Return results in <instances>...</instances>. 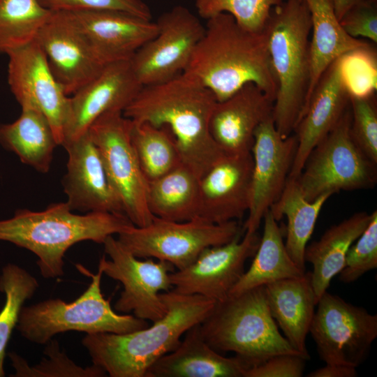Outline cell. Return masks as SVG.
Segmentation results:
<instances>
[{
  "label": "cell",
  "instance_id": "cell-1",
  "mask_svg": "<svg viewBox=\"0 0 377 377\" xmlns=\"http://www.w3.org/2000/svg\"><path fill=\"white\" fill-rule=\"evenodd\" d=\"M216 102L209 89L182 72L168 81L143 86L123 114L135 122L167 128L183 164L200 179L225 155L209 131Z\"/></svg>",
  "mask_w": 377,
  "mask_h": 377
},
{
  "label": "cell",
  "instance_id": "cell-2",
  "mask_svg": "<svg viewBox=\"0 0 377 377\" xmlns=\"http://www.w3.org/2000/svg\"><path fill=\"white\" fill-rule=\"evenodd\" d=\"M184 72L209 89L218 102L248 83L258 86L274 101L276 96L265 31L246 30L227 13L207 20L205 33Z\"/></svg>",
  "mask_w": 377,
  "mask_h": 377
},
{
  "label": "cell",
  "instance_id": "cell-3",
  "mask_svg": "<svg viewBox=\"0 0 377 377\" xmlns=\"http://www.w3.org/2000/svg\"><path fill=\"white\" fill-rule=\"evenodd\" d=\"M167 311L145 328L125 334H87L82 339L92 363L110 377H145L149 368L174 350L182 336L200 323L215 301L198 295L170 290L160 293Z\"/></svg>",
  "mask_w": 377,
  "mask_h": 377
},
{
  "label": "cell",
  "instance_id": "cell-4",
  "mask_svg": "<svg viewBox=\"0 0 377 377\" xmlns=\"http://www.w3.org/2000/svg\"><path fill=\"white\" fill-rule=\"evenodd\" d=\"M133 225L124 215L109 212L75 214L66 202L42 211L17 209L0 221V241L26 249L37 257L40 275L55 279L64 274V256L77 242L103 244L106 238ZM135 226V225H134Z\"/></svg>",
  "mask_w": 377,
  "mask_h": 377
},
{
  "label": "cell",
  "instance_id": "cell-5",
  "mask_svg": "<svg viewBox=\"0 0 377 377\" xmlns=\"http://www.w3.org/2000/svg\"><path fill=\"white\" fill-rule=\"evenodd\" d=\"M311 21L304 0H286L274 7L265 32L273 74L277 84L272 119L286 138L304 110L310 82Z\"/></svg>",
  "mask_w": 377,
  "mask_h": 377
},
{
  "label": "cell",
  "instance_id": "cell-6",
  "mask_svg": "<svg viewBox=\"0 0 377 377\" xmlns=\"http://www.w3.org/2000/svg\"><path fill=\"white\" fill-rule=\"evenodd\" d=\"M199 328L212 348L235 353L249 368L276 355L303 357L279 332L268 308L265 286L216 302Z\"/></svg>",
  "mask_w": 377,
  "mask_h": 377
},
{
  "label": "cell",
  "instance_id": "cell-7",
  "mask_svg": "<svg viewBox=\"0 0 377 377\" xmlns=\"http://www.w3.org/2000/svg\"><path fill=\"white\" fill-rule=\"evenodd\" d=\"M91 278L88 288L75 300L67 302L52 298L24 306L16 329L30 342L45 344L57 334L68 331L87 334H125L149 326L145 320L128 313H117L101 288L103 272L92 274L77 265Z\"/></svg>",
  "mask_w": 377,
  "mask_h": 377
},
{
  "label": "cell",
  "instance_id": "cell-8",
  "mask_svg": "<svg viewBox=\"0 0 377 377\" xmlns=\"http://www.w3.org/2000/svg\"><path fill=\"white\" fill-rule=\"evenodd\" d=\"M350 107L309 153L295 179L309 201L326 193L370 188L377 182L376 164L353 141Z\"/></svg>",
  "mask_w": 377,
  "mask_h": 377
},
{
  "label": "cell",
  "instance_id": "cell-9",
  "mask_svg": "<svg viewBox=\"0 0 377 377\" xmlns=\"http://www.w3.org/2000/svg\"><path fill=\"white\" fill-rule=\"evenodd\" d=\"M242 232L237 221L214 223L196 217L179 222L154 216L146 226L127 228L117 239L135 257L166 261L179 270L204 249L226 244Z\"/></svg>",
  "mask_w": 377,
  "mask_h": 377
},
{
  "label": "cell",
  "instance_id": "cell-10",
  "mask_svg": "<svg viewBox=\"0 0 377 377\" xmlns=\"http://www.w3.org/2000/svg\"><path fill=\"white\" fill-rule=\"evenodd\" d=\"M131 125L122 112H112L97 119L88 132L100 151L125 215L135 226L144 227L154 216L147 203L148 181L131 140Z\"/></svg>",
  "mask_w": 377,
  "mask_h": 377
},
{
  "label": "cell",
  "instance_id": "cell-11",
  "mask_svg": "<svg viewBox=\"0 0 377 377\" xmlns=\"http://www.w3.org/2000/svg\"><path fill=\"white\" fill-rule=\"evenodd\" d=\"M309 328L320 358L326 364L357 368L377 337V315L325 292Z\"/></svg>",
  "mask_w": 377,
  "mask_h": 377
},
{
  "label": "cell",
  "instance_id": "cell-12",
  "mask_svg": "<svg viewBox=\"0 0 377 377\" xmlns=\"http://www.w3.org/2000/svg\"><path fill=\"white\" fill-rule=\"evenodd\" d=\"M103 244L110 260L102 256L98 269L119 281L124 288L114 304L115 311L132 312L135 317L152 323L163 318L167 308L159 292L172 288L170 273L175 267L163 260H139L113 235L108 237Z\"/></svg>",
  "mask_w": 377,
  "mask_h": 377
},
{
  "label": "cell",
  "instance_id": "cell-13",
  "mask_svg": "<svg viewBox=\"0 0 377 377\" xmlns=\"http://www.w3.org/2000/svg\"><path fill=\"white\" fill-rule=\"evenodd\" d=\"M158 33L130 59L142 86L168 81L184 71L205 27L183 6L163 13L156 22Z\"/></svg>",
  "mask_w": 377,
  "mask_h": 377
},
{
  "label": "cell",
  "instance_id": "cell-14",
  "mask_svg": "<svg viewBox=\"0 0 377 377\" xmlns=\"http://www.w3.org/2000/svg\"><path fill=\"white\" fill-rule=\"evenodd\" d=\"M8 83L20 105H32L50 121L61 145L70 112L68 96L54 75L46 57L36 40L7 54Z\"/></svg>",
  "mask_w": 377,
  "mask_h": 377
},
{
  "label": "cell",
  "instance_id": "cell-15",
  "mask_svg": "<svg viewBox=\"0 0 377 377\" xmlns=\"http://www.w3.org/2000/svg\"><path fill=\"white\" fill-rule=\"evenodd\" d=\"M297 149L294 134L283 138L272 116L256 128L251 150L253 158L251 200L244 232H257L267 211L281 195L293 163Z\"/></svg>",
  "mask_w": 377,
  "mask_h": 377
},
{
  "label": "cell",
  "instance_id": "cell-16",
  "mask_svg": "<svg viewBox=\"0 0 377 377\" xmlns=\"http://www.w3.org/2000/svg\"><path fill=\"white\" fill-rule=\"evenodd\" d=\"M239 234L230 242L204 249L191 265L170 273L171 290L198 295L215 302L226 299L244 273L247 259L254 256L257 232Z\"/></svg>",
  "mask_w": 377,
  "mask_h": 377
},
{
  "label": "cell",
  "instance_id": "cell-17",
  "mask_svg": "<svg viewBox=\"0 0 377 377\" xmlns=\"http://www.w3.org/2000/svg\"><path fill=\"white\" fill-rule=\"evenodd\" d=\"M36 40L68 96L91 81L107 65L66 12H53Z\"/></svg>",
  "mask_w": 377,
  "mask_h": 377
},
{
  "label": "cell",
  "instance_id": "cell-18",
  "mask_svg": "<svg viewBox=\"0 0 377 377\" xmlns=\"http://www.w3.org/2000/svg\"><path fill=\"white\" fill-rule=\"evenodd\" d=\"M142 87L130 60L107 64L95 78L70 96V112L61 146L87 133L102 115L123 112Z\"/></svg>",
  "mask_w": 377,
  "mask_h": 377
},
{
  "label": "cell",
  "instance_id": "cell-19",
  "mask_svg": "<svg viewBox=\"0 0 377 377\" xmlns=\"http://www.w3.org/2000/svg\"><path fill=\"white\" fill-rule=\"evenodd\" d=\"M63 147L67 151L68 161L62 185L70 209L84 213L109 212L126 216L100 151L89 132Z\"/></svg>",
  "mask_w": 377,
  "mask_h": 377
},
{
  "label": "cell",
  "instance_id": "cell-20",
  "mask_svg": "<svg viewBox=\"0 0 377 377\" xmlns=\"http://www.w3.org/2000/svg\"><path fill=\"white\" fill-rule=\"evenodd\" d=\"M343 57L332 63L321 75L293 131L297 149L288 178L299 176L309 153L350 106V94L343 73Z\"/></svg>",
  "mask_w": 377,
  "mask_h": 377
},
{
  "label": "cell",
  "instance_id": "cell-21",
  "mask_svg": "<svg viewBox=\"0 0 377 377\" xmlns=\"http://www.w3.org/2000/svg\"><path fill=\"white\" fill-rule=\"evenodd\" d=\"M251 152L225 154L200 179L198 217L214 223L241 219L251 200Z\"/></svg>",
  "mask_w": 377,
  "mask_h": 377
},
{
  "label": "cell",
  "instance_id": "cell-22",
  "mask_svg": "<svg viewBox=\"0 0 377 377\" xmlns=\"http://www.w3.org/2000/svg\"><path fill=\"white\" fill-rule=\"evenodd\" d=\"M105 64L129 61L158 33L156 22L126 12H66Z\"/></svg>",
  "mask_w": 377,
  "mask_h": 377
},
{
  "label": "cell",
  "instance_id": "cell-23",
  "mask_svg": "<svg viewBox=\"0 0 377 377\" xmlns=\"http://www.w3.org/2000/svg\"><path fill=\"white\" fill-rule=\"evenodd\" d=\"M274 100L248 83L227 99L216 102L209 121L212 139L225 154L251 152L258 126L272 116Z\"/></svg>",
  "mask_w": 377,
  "mask_h": 377
},
{
  "label": "cell",
  "instance_id": "cell-24",
  "mask_svg": "<svg viewBox=\"0 0 377 377\" xmlns=\"http://www.w3.org/2000/svg\"><path fill=\"white\" fill-rule=\"evenodd\" d=\"M199 324L185 332L174 350L154 363L145 377H244L249 366L237 355L226 357L212 348Z\"/></svg>",
  "mask_w": 377,
  "mask_h": 377
},
{
  "label": "cell",
  "instance_id": "cell-25",
  "mask_svg": "<svg viewBox=\"0 0 377 377\" xmlns=\"http://www.w3.org/2000/svg\"><path fill=\"white\" fill-rule=\"evenodd\" d=\"M271 316L291 346L305 360L309 359L306 338L317 304L311 272L265 286Z\"/></svg>",
  "mask_w": 377,
  "mask_h": 377
},
{
  "label": "cell",
  "instance_id": "cell-26",
  "mask_svg": "<svg viewBox=\"0 0 377 377\" xmlns=\"http://www.w3.org/2000/svg\"><path fill=\"white\" fill-rule=\"evenodd\" d=\"M371 219V214L356 212L331 226L318 240L306 246L304 260L313 267L311 279L317 303L333 277L342 270L349 248L366 229Z\"/></svg>",
  "mask_w": 377,
  "mask_h": 377
},
{
  "label": "cell",
  "instance_id": "cell-27",
  "mask_svg": "<svg viewBox=\"0 0 377 377\" xmlns=\"http://www.w3.org/2000/svg\"><path fill=\"white\" fill-rule=\"evenodd\" d=\"M304 1L310 13L312 31L310 82L306 105L321 75L332 63L355 50L370 44L346 33L336 15L333 0Z\"/></svg>",
  "mask_w": 377,
  "mask_h": 377
},
{
  "label": "cell",
  "instance_id": "cell-28",
  "mask_svg": "<svg viewBox=\"0 0 377 377\" xmlns=\"http://www.w3.org/2000/svg\"><path fill=\"white\" fill-rule=\"evenodd\" d=\"M13 122L0 124V145L20 161L41 173L49 172L58 146L52 127L45 114L32 105L21 106Z\"/></svg>",
  "mask_w": 377,
  "mask_h": 377
},
{
  "label": "cell",
  "instance_id": "cell-29",
  "mask_svg": "<svg viewBox=\"0 0 377 377\" xmlns=\"http://www.w3.org/2000/svg\"><path fill=\"white\" fill-rule=\"evenodd\" d=\"M263 220V235L252 263L229 295L239 294L275 281L297 277L305 272L297 267L288 253L281 228L269 209L266 212Z\"/></svg>",
  "mask_w": 377,
  "mask_h": 377
},
{
  "label": "cell",
  "instance_id": "cell-30",
  "mask_svg": "<svg viewBox=\"0 0 377 377\" xmlns=\"http://www.w3.org/2000/svg\"><path fill=\"white\" fill-rule=\"evenodd\" d=\"M332 195L326 193L313 201L307 200L295 179L288 178L278 200L270 207L279 221L287 219L285 246L297 267L305 272L304 252L313 232L320 210Z\"/></svg>",
  "mask_w": 377,
  "mask_h": 377
},
{
  "label": "cell",
  "instance_id": "cell-31",
  "mask_svg": "<svg viewBox=\"0 0 377 377\" xmlns=\"http://www.w3.org/2000/svg\"><path fill=\"white\" fill-rule=\"evenodd\" d=\"M147 203L151 213L162 219L180 222L198 217L199 179L182 163L148 182Z\"/></svg>",
  "mask_w": 377,
  "mask_h": 377
},
{
  "label": "cell",
  "instance_id": "cell-32",
  "mask_svg": "<svg viewBox=\"0 0 377 377\" xmlns=\"http://www.w3.org/2000/svg\"><path fill=\"white\" fill-rule=\"evenodd\" d=\"M130 136L148 182L164 175L183 163L176 142L167 128L131 121Z\"/></svg>",
  "mask_w": 377,
  "mask_h": 377
},
{
  "label": "cell",
  "instance_id": "cell-33",
  "mask_svg": "<svg viewBox=\"0 0 377 377\" xmlns=\"http://www.w3.org/2000/svg\"><path fill=\"white\" fill-rule=\"evenodd\" d=\"M52 13L38 0H0V54L36 40Z\"/></svg>",
  "mask_w": 377,
  "mask_h": 377
},
{
  "label": "cell",
  "instance_id": "cell-34",
  "mask_svg": "<svg viewBox=\"0 0 377 377\" xmlns=\"http://www.w3.org/2000/svg\"><path fill=\"white\" fill-rule=\"evenodd\" d=\"M39 287L36 278L23 267L8 263L1 269L0 291L5 295L0 311V377L5 376L3 367L6 348L16 328L24 304Z\"/></svg>",
  "mask_w": 377,
  "mask_h": 377
},
{
  "label": "cell",
  "instance_id": "cell-35",
  "mask_svg": "<svg viewBox=\"0 0 377 377\" xmlns=\"http://www.w3.org/2000/svg\"><path fill=\"white\" fill-rule=\"evenodd\" d=\"M43 350L45 357L34 366L15 353L8 355L15 372V377H102L105 371L100 367L92 364L82 367L71 360L66 353L61 350L57 340L52 339Z\"/></svg>",
  "mask_w": 377,
  "mask_h": 377
},
{
  "label": "cell",
  "instance_id": "cell-36",
  "mask_svg": "<svg viewBox=\"0 0 377 377\" xmlns=\"http://www.w3.org/2000/svg\"><path fill=\"white\" fill-rule=\"evenodd\" d=\"M283 0H195L200 17L208 20L221 13L230 15L242 28L265 31L272 9Z\"/></svg>",
  "mask_w": 377,
  "mask_h": 377
},
{
  "label": "cell",
  "instance_id": "cell-37",
  "mask_svg": "<svg viewBox=\"0 0 377 377\" xmlns=\"http://www.w3.org/2000/svg\"><path fill=\"white\" fill-rule=\"evenodd\" d=\"M350 132L357 146L377 163V107L374 94L350 98Z\"/></svg>",
  "mask_w": 377,
  "mask_h": 377
},
{
  "label": "cell",
  "instance_id": "cell-38",
  "mask_svg": "<svg viewBox=\"0 0 377 377\" xmlns=\"http://www.w3.org/2000/svg\"><path fill=\"white\" fill-rule=\"evenodd\" d=\"M377 267V212L371 213V221L355 242L349 248L339 280L349 283L355 281L366 272Z\"/></svg>",
  "mask_w": 377,
  "mask_h": 377
},
{
  "label": "cell",
  "instance_id": "cell-39",
  "mask_svg": "<svg viewBox=\"0 0 377 377\" xmlns=\"http://www.w3.org/2000/svg\"><path fill=\"white\" fill-rule=\"evenodd\" d=\"M52 12L112 10L126 12L151 20L149 6L142 0H38Z\"/></svg>",
  "mask_w": 377,
  "mask_h": 377
},
{
  "label": "cell",
  "instance_id": "cell-40",
  "mask_svg": "<svg viewBox=\"0 0 377 377\" xmlns=\"http://www.w3.org/2000/svg\"><path fill=\"white\" fill-rule=\"evenodd\" d=\"M339 22L350 36L366 38L376 43V0H365L355 4L343 15Z\"/></svg>",
  "mask_w": 377,
  "mask_h": 377
},
{
  "label": "cell",
  "instance_id": "cell-41",
  "mask_svg": "<svg viewBox=\"0 0 377 377\" xmlns=\"http://www.w3.org/2000/svg\"><path fill=\"white\" fill-rule=\"evenodd\" d=\"M305 361L298 355H276L249 368L244 377H301Z\"/></svg>",
  "mask_w": 377,
  "mask_h": 377
},
{
  "label": "cell",
  "instance_id": "cell-42",
  "mask_svg": "<svg viewBox=\"0 0 377 377\" xmlns=\"http://www.w3.org/2000/svg\"><path fill=\"white\" fill-rule=\"evenodd\" d=\"M357 368L338 365L325 364V367L310 372L308 377H355L357 376Z\"/></svg>",
  "mask_w": 377,
  "mask_h": 377
},
{
  "label": "cell",
  "instance_id": "cell-43",
  "mask_svg": "<svg viewBox=\"0 0 377 377\" xmlns=\"http://www.w3.org/2000/svg\"><path fill=\"white\" fill-rule=\"evenodd\" d=\"M365 0H333L336 15L339 20L353 6Z\"/></svg>",
  "mask_w": 377,
  "mask_h": 377
}]
</instances>
